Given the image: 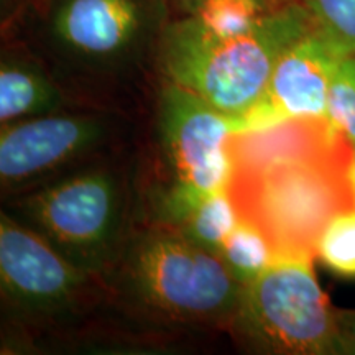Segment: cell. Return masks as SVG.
<instances>
[{
  "instance_id": "2e32d148",
  "label": "cell",
  "mask_w": 355,
  "mask_h": 355,
  "mask_svg": "<svg viewBox=\"0 0 355 355\" xmlns=\"http://www.w3.org/2000/svg\"><path fill=\"white\" fill-rule=\"evenodd\" d=\"M327 117L355 145V56L340 60L331 79Z\"/></svg>"
},
{
  "instance_id": "ffe728a7",
  "label": "cell",
  "mask_w": 355,
  "mask_h": 355,
  "mask_svg": "<svg viewBox=\"0 0 355 355\" xmlns=\"http://www.w3.org/2000/svg\"><path fill=\"white\" fill-rule=\"evenodd\" d=\"M350 180H352L354 198H355V145H354V157H352V168H350Z\"/></svg>"
},
{
  "instance_id": "8fae6325",
  "label": "cell",
  "mask_w": 355,
  "mask_h": 355,
  "mask_svg": "<svg viewBox=\"0 0 355 355\" xmlns=\"http://www.w3.org/2000/svg\"><path fill=\"white\" fill-rule=\"evenodd\" d=\"M79 107L25 44H8L0 61V125Z\"/></svg>"
},
{
  "instance_id": "ba28073f",
  "label": "cell",
  "mask_w": 355,
  "mask_h": 355,
  "mask_svg": "<svg viewBox=\"0 0 355 355\" xmlns=\"http://www.w3.org/2000/svg\"><path fill=\"white\" fill-rule=\"evenodd\" d=\"M144 121L73 107L0 127L2 199L140 144Z\"/></svg>"
},
{
  "instance_id": "44dd1931",
  "label": "cell",
  "mask_w": 355,
  "mask_h": 355,
  "mask_svg": "<svg viewBox=\"0 0 355 355\" xmlns=\"http://www.w3.org/2000/svg\"><path fill=\"white\" fill-rule=\"evenodd\" d=\"M32 2H33V0H32ZM28 7H30V6H28Z\"/></svg>"
},
{
  "instance_id": "3957f363",
  "label": "cell",
  "mask_w": 355,
  "mask_h": 355,
  "mask_svg": "<svg viewBox=\"0 0 355 355\" xmlns=\"http://www.w3.org/2000/svg\"><path fill=\"white\" fill-rule=\"evenodd\" d=\"M102 279L115 313L158 349L229 334L243 290L216 254L171 225L145 219Z\"/></svg>"
},
{
  "instance_id": "e0dca14e",
  "label": "cell",
  "mask_w": 355,
  "mask_h": 355,
  "mask_svg": "<svg viewBox=\"0 0 355 355\" xmlns=\"http://www.w3.org/2000/svg\"><path fill=\"white\" fill-rule=\"evenodd\" d=\"M340 355H355V309H337Z\"/></svg>"
},
{
  "instance_id": "7a4b0ae2",
  "label": "cell",
  "mask_w": 355,
  "mask_h": 355,
  "mask_svg": "<svg viewBox=\"0 0 355 355\" xmlns=\"http://www.w3.org/2000/svg\"><path fill=\"white\" fill-rule=\"evenodd\" d=\"M25 44L79 107L145 121L158 87L165 0H33Z\"/></svg>"
},
{
  "instance_id": "9a60e30c",
  "label": "cell",
  "mask_w": 355,
  "mask_h": 355,
  "mask_svg": "<svg viewBox=\"0 0 355 355\" xmlns=\"http://www.w3.org/2000/svg\"><path fill=\"white\" fill-rule=\"evenodd\" d=\"M324 37L355 56V0H300Z\"/></svg>"
},
{
  "instance_id": "52a82bcc",
  "label": "cell",
  "mask_w": 355,
  "mask_h": 355,
  "mask_svg": "<svg viewBox=\"0 0 355 355\" xmlns=\"http://www.w3.org/2000/svg\"><path fill=\"white\" fill-rule=\"evenodd\" d=\"M313 26L300 0L234 37L204 32L191 17L170 19L158 42V79L188 89L241 123L263 97L279 56Z\"/></svg>"
},
{
  "instance_id": "30bf717a",
  "label": "cell",
  "mask_w": 355,
  "mask_h": 355,
  "mask_svg": "<svg viewBox=\"0 0 355 355\" xmlns=\"http://www.w3.org/2000/svg\"><path fill=\"white\" fill-rule=\"evenodd\" d=\"M345 56L316 26L279 56L259 105L241 122L239 132L288 119H329L331 79Z\"/></svg>"
},
{
  "instance_id": "277c9868",
  "label": "cell",
  "mask_w": 355,
  "mask_h": 355,
  "mask_svg": "<svg viewBox=\"0 0 355 355\" xmlns=\"http://www.w3.org/2000/svg\"><path fill=\"white\" fill-rule=\"evenodd\" d=\"M239 128L194 92L158 79L139 146L140 219L175 227L204 198L227 189Z\"/></svg>"
},
{
  "instance_id": "4fadbf2b",
  "label": "cell",
  "mask_w": 355,
  "mask_h": 355,
  "mask_svg": "<svg viewBox=\"0 0 355 355\" xmlns=\"http://www.w3.org/2000/svg\"><path fill=\"white\" fill-rule=\"evenodd\" d=\"M217 257L241 285H248L275 261V250L254 222L239 219Z\"/></svg>"
},
{
  "instance_id": "9c48e42d",
  "label": "cell",
  "mask_w": 355,
  "mask_h": 355,
  "mask_svg": "<svg viewBox=\"0 0 355 355\" xmlns=\"http://www.w3.org/2000/svg\"><path fill=\"white\" fill-rule=\"evenodd\" d=\"M336 311L313 260L278 259L243 286L229 336L248 354L340 355Z\"/></svg>"
},
{
  "instance_id": "ac0fdd59",
  "label": "cell",
  "mask_w": 355,
  "mask_h": 355,
  "mask_svg": "<svg viewBox=\"0 0 355 355\" xmlns=\"http://www.w3.org/2000/svg\"><path fill=\"white\" fill-rule=\"evenodd\" d=\"M293 2V0H286ZM170 19H181V17L194 15L202 6L204 0H165Z\"/></svg>"
},
{
  "instance_id": "5b68a950",
  "label": "cell",
  "mask_w": 355,
  "mask_h": 355,
  "mask_svg": "<svg viewBox=\"0 0 355 355\" xmlns=\"http://www.w3.org/2000/svg\"><path fill=\"white\" fill-rule=\"evenodd\" d=\"M2 354L76 347L109 313L104 279L64 259L42 235L0 212Z\"/></svg>"
},
{
  "instance_id": "5bb4252c",
  "label": "cell",
  "mask_w": 355,
  "mask_h": 355,
  "mask_svg": "<svg viewBox=\"0 0 355 355\" xmlns=\"http://www.w3.org/2000/svg\"><path fill=\"white\" fill-rule=\"evenodd\" d=\"M316 257L331 273L355 279V209L332 217L319 235Z\"/></svg>"
},
{
  "instance_id": "7c38bea8",
  "label": "cell",
  "mask_w": 355,
  "mask_h": 355,
  "mask_svg": "<svg viewBox=\"0 0 355 355\" xmlns=\"http://www.w3.org/2000/svg\"><path fill=\"white\" fill-rule=\"evenodd\" d=\"M239 219L241 216L229 189H222L198 202L175 229L198 247L217 255Z\"/></svg>"
},
{
  "instance_id": "6da1fadb",
  "label": "cell",
  "mask_w": 355,
  "mask_h": 355,
  "mask_svg": "<svg viewBox=\"0 0 355 355\" xmlns=\"http://www.w3.org/2000/svg\"><path fill=\"white\" fill-rule=\"evenodd\" d=\"M352 157V141L329 119L235 133L229 194L239 216L266 235L275 260H314L327 222L355 209Z\"/></svg>"
},
{
  "instance_id": "d6986e66",
  "label": "cell",
  "mask_w": 355,
  "mask_h": 355,
  "mask_svg": "<svg viewBox=\"0 0 355 355\" xmlns=\"http://www.w3.org/2000/svg\"><path fill=\"white\" fill-rule=\"evenodd\" d=\"M26 0H2V13L3 15V24L10 25L13 20L19 19L21 13L25 12Z\"/></svg>"
},
{
  "instance_id": "8992f818",
  "label": "cell",
  "mask_w": 355,
  "mask_h": 355,
  "mask_svg": "<svg viewBox=\"0 0 355 355\" xmlns=\"http://www.w3.org/2000/svg\"><path fill=\"white\" fill-rule=\"evenodd\" d=\"M139 146L2 199V209L102 278L140 220Z\"/></svg>"
}]
</instances>
